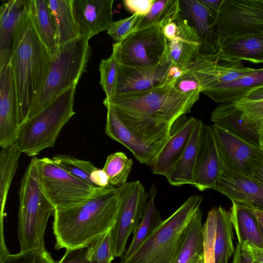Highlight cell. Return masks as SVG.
I'll return each mask as SVG.
<instances>
[{"label": "cell", "instance_id": "39", "mask_svg": "<svg viewBox=\"0 0 263 263\" xmlns=\"http://www.w3.org/2000/svg\"><path fill=\"white\" fill-rule=\"evenodd\" d=\"M109 231L98 237L87 247L86 257L89 261L111 263L115 259L111 250Z\"/></svg>", "mask_w": 263, "mask_h": 263}, {"label": "cell", "instance_id": "49", "mask_svg": "<svg viewBox=\"0 0 263 263\" xmlns=\"http://www.w3.org/2000/svg\"><path fill=\"white\" fill-rule=\"evenodd\" d=\"M232 263H254L247 252L237 243L233 254Z\"/></svg>", "mask_w": 263, "mask_h": 263}, {"label": "cell", "instance_id": "50", "mask_svg": "<svg viewBox=\"0 0 263 263\" xmlns=\"http://www.w3.org/2000/svg\"><path fill=\"white\" fill-rule=\"evenodd\" d=\"M176 19L171 21L162 27V31L167 42L173 40L176 35L178 25Z\"/></svg>", "mask_w": 263, "mask_h": 263}, {"label": "cell", "instance_id": "48", "mask_svg": "<svg viewBox=\"0 0 263 263\" xmlns=\"http://www.w3.org/2000/svg\"><path fill=\"white\" fill-rule=\"evenodd\" d=\"M254 262L263 263V248H259L248 243L240 245Z\"/></svg>", "mask_w": 263, "mask_h": 263}, {"label": "cell", "instance_id": "15", "mask_svg": "<svg viewBox=\"0 0 263 263\" xmlns=\"http://www.w3.org/2000/svg\"><path fill=\"white\" fill-rule=\"evenodd\" d=\"M20 130L17 97L11 66L0 69V146L11 145Z\"/></svg>", "mask_w": 263, "mask_h": 263}, {"label": "cell", "instance_id": "31", "mask_svg": "<svg viewBox=\"0 0 263 263\" xmlns=\"http://www.w3.org/2000/svg\"><path fill=\"white\" fill-rule=\"evenodd\" d=\"M214 209L216 222L214 241L215 263H229L235 250L230 213L221 206L214 207Z\"/></svg>", "mask_w": 263, "mask_h": 263}, {"label": "cell", "instance_id": "35", "mask_svg": "<svg viewBox=\"0 0 263 263\" xmlns=\"http://www.w3.org/2000/svg\"><path fill=\"white\" fill-rule=\"evenodd\" d=\"M180 12V0H155L150 10L143 17L136 30L156 25L162 27L178 18Z\"/></svg>", "mask_w": 263, "mask_h": 263}, {"label": "cell", "instance_id": "33", "mask_svg": "<svg viewBox=\"0 0 263 263\" xmlns=\"http://www.w3.org/2000/svg\"><path fill=\"white\" fill-rule=\"evenodd\" d=\"M22 152L16 143L2 148L0 153L1 222H3L4 210L9 190L17 170Z\"/></svg>", "mask_w": 263, "mask_h": 263}, {"label": "cell", "instance_id": "27", "mask_svg": "<svg viewBox=\"0 0 263 263\" xmlns=\"http://www.w3.org/2000/svg\"><path fill=\"white\" fill-rule=\"evenodd\" d=\"M217 52L223 57L254 64L263 63V35L234 38L222 42Z\"/></svg>", "mask_w": 263, "mask_h": 263}, {"label": "cell", "instance_id": "53", "mask_svg": "<svg viewBox=\"0 0 263 263\" xmlns=\"http://www.w3.org/2000/svg\"><path fill=\"white\" fill-rule=\"evenodd\" d=\"M260 233L263 238V211L253 208Z\"/></svg>", "mask_w": 263, "mask_h": 263}, {"label": "cell", "instance_id": "51", "mask_svg": "<svg viewBox=\"0 0 263 263\" xmlns=\"http://www.w3.org/2000/svg\"><path fill=\"white\" fill-rule=\"evenodd\" d=\"M199 2L209 10L215 14L219 11L224 0H198Z\"/></svg>", "mask_w": 263, "mask_h": 263}, {"label": "cell", "instance_id": "5", "mask_svg": "<svg viewBox=\"0 0 263 263\" xmlns=\"http://www.w3.org/2000/svg\"><path fill=\"white\" fill-rule=\"evenodd\" d=\"M90 39L88 35H82L59 45L26 121L47 107L66 90L77 85L82 74L86 71L91 57V49L89 44Z\"/></svg>", "mask_w": 263, "mask_h": 263}, {"label": "cell", "instance_id": "2", "mask_svg": "<svg viewBox=\"0 0 263 263\" xmlns=\"http://www.w3.org/2000/svg\"><path fill=\"white\" fill-rule=\"evenodd\" d=\"M120 204L118 189L110 185L100 187L80 204L55 209L52 224L55 249L87 248L112 228Z\"/></svg>", "mask_w": 263, "mask_h": 263}, {"label": "cell", "instance_id": "56", "mask_svg": "<svg viewBox=\"0 0 263 263\" xmlns=\"http://www.w3.org/2000/svg\"><path fill=\"white\" fill-rule=\"evenodd\" d=\"M254 263H257V262H254Z\"/></svg>", "mask_w": 263, "mask_h": 263}, {"label": "cell", "instance_id": "42", "mask_svg": "<svg viewBox=\"0 0 263 263\" xmlns=\"http://www.w3.org/2000/svg\"><path fill=\"white\" fill-rule=\"evenodd\" d=\"M215 212L213 208L209 212L206 219L202 227L204 263H215Z\"/></svg>", "mask_w": 263, "mask_h": 263}, {"label": "cell", "instance_id": "6", "mask_svg": "<svg viewBox=\"0 0 263 263\" xmlns=\"http://www.w3.org/2000/svg\"><path fill=\"white\" fill-rule=\"evenodd\" d=\"M202 197H190L162 221L148 239L128 258L119 263H173L184 239L186 227L200 209Z\"/></svg>", "mask_w": 263, "mask_h": 263}, {"label": "cell", "instance_id": "57", "mask_svg": "<svg viewBox=\"0 0 263 263\" xmlns=\"http://www.w3.org/2000/svg\"></svg>", "mask_w": 263, "mask_h": 263}, {"label": "cell", "instance_id": "16", "mask_svg": "<svg viewBox=\"0 0 263 263\" xmlns=\"http://www.w3.org/2000/svg\"><path fill=\"white\" fill-rule=\"evenodd\" d=\"M223 171L212 125L203 124L194 170L192 185L200 191L214 190Z\"/></svg>", "mask_w": 263, "mask_h": 263}, {"label": "cell", "instance_id": "24", "mask_svg": "<svg viewBox=\"0 0 263 263\" xmlns=\"http://www.w3.org/2000/svg\"><path fill=\"white\" fill-rule=\"evenodd\" d=\"M28 0H4L0 7V69L10 64L14 39Z\"/></svg>", "mask_w": 263, "mask_h": 263}, {"label": "cell", "instance_id": "46", "mask_svg": "<svg viewBox=\"0 0 263 263\" xmlns=\"http://www.w3.org/2000/svg\"><path fill=\"white\" fill-rule=\"evenodd\" d=\"M87 248L76 249H66L59 263H93L86 257ZM112 263V262H111Z\"/></svg>", "mask_w": 263, "mask_h": 263}, {"label": "cell", "instance_id": "1", "mask_svg": "<svg viewBox=\"0 0 263 263\" xmlns=\"http://www.w3.org/2000/svg\"><path fill=\"white\" fill-rule=\"evenodd\" d=\"M199 93H181L173 84L144 92L105 98L123 124L146 143L165 144L175 123L190 113Z\"/></svg>", "mask_w": 263, "mask_h": 263}, {"label": "cell", "instance_id": "14", "mask_svg": "<svg viewBox=\"0 0 263 263\" xmlns=\"http://www.w3.org/2000/svg\"><path fill=\"white\" fill-rule=\"evenodd\" d=\"M188 67L198 79L201 93L216 85L235 80L256 69L245 66L242 61L225 58L218 52L199 53Z\"/></svg>", "mask_w": 263, "mask_h": 263}, {"label": "cell", "instance_id": "23", "mask_svg": "<svg viewBox=\"0 0 263 263\" xmlns=\"http://www.w3.org/2000/svg\"><path fill=\"white\" fill-rule=\"evenodd\" d=\"M178 30L175 38L167 42L165 58L172 64L188 67L201 52V43L195 31L187 20L180 16L176 18Z\"/></svg>", "mask_w": 263, "mask_h": 263}, {"label": "cell", "instance_id": "29", "mask_svg": "<svg viewBox=\"0 0 263 263\" xmlns=\"http://www.w3.org/2000/svg\"><path fill=\"white\" fill-rule=\"evenodd\" d=\"M47 2L54 22L59 45L82 35L74 16L73 0H47Z\"/></svg>", "mask_w": 263, "mask_h": 263}, {"label": "cell", "instance_id": "54", "mask_svg": "<svg viewBox=\"0 0 263 263\" xmlns=\"http://www.w3.org/2000/svg\"><path fill=\"white\" fill-rule=\"evenodd\" d=\"M196 263H204L203 253L199 255Z\"/></svg>", "mask_w": 263, "mask_h": 263}, {"label": "cell", "instance_id": "11", "mask_svg": "<svg viewBox=\"0 0 263 263\" xmlns=\"http://www.w3.org/2000/svg\"><path fill=\"white\" fill-rule=\"evenodd\" d=\"M167 41L159 25L136 30L129 36L112 45V54L118 64L149 66L160 63Z\"/></svg>", "mask_w": 263, "mask_h": 263}, {"label": "cell", "instance_id": "10", "mask_svg": "<svg viewBox=\"0 0 263 263\" xmlns=\"http://www.w3.org/2000/svg\"><path fill=\"white\" fill-rule=\"evenodd\" d=\"M120 204L116 222L110 230L111 250L116 257L122 258L129 236L134 233L144 214L149 193L139 180L127 182L117 188Z\"/></svg>", "mask_w": 263, "mask_h": 263}, {"label": "cell", "instance_id": "55", "mask_svg": "<svg viewBox=\"0 0 263 263\" xmlns=\"http://www.w3.org/2000/svg\"><path fill=\"white\" fill-rule=\"evenodd\" d=\"M199 255L200 254H197L196 256H195L189 263H196V261Z\"/></svg>", "mask_w": 263, "mask_h": 263}, {"label": "cell", "instance_id": "44", "mask_svg": "<svg viewBox=\"0 0 263 263\" xmlns=\"http://www.w3.org/2000/svg\"><path fill=\"white\" fill-rule=\"evenodd\" d=\"M173 86L181 93H201L200 84L195 74L189 68L184 74L175 81Z\"/></svg>", "mask_w": 263, "mask_h": 263}, {"label": "cell", "instance_id": "8", "mask_svg": "<svg viewBox=\"0 0 263 263\" xmlns=\"http://www.w3.org/2000/svg\"><path fill=\"white\" fill-rule=\"evenodd\" d=\"M214 26L217 49L228 40L263 35V0H224Z\"/></svg>", "mask_w": 263, "mask_h": 263}, {"label": "cell", "instance_id": "7", "mask_svg": "<svg viewBox=\"0 0 263 263\" xmlns=\"http://www.w3.org/2000/svg\"><path fill=\"white\" fill-rule=\"evenodd\" d=\"M76 87L73 86L66 90L21 125L16 143L22 153L34 157L54 146L62 128L76 113L73 109Z\"/></svg>", "mask_w": 263, "mask_h": 263}, {"label": "cell", "instance_id": "36", "mask_svg": "<svg viewBox=\"0 0 263 263\" xmlns=\"http://www.w3.org/2000/svg\"><path fill=\"white\" fill-rule=\"evenodd\" d=\"M232 102L242 111L244 119L263 132V86L253 89L243 98Z\"/></svg>", "mask_w": 263, "mask_h": 263}, {"label": "cell", "instance_id": "3", "mask_svg": "<svg viewBox=\"0 0 263 263\" xmlns=\"http://www.w3.org/2000/svg\"><path fill=\"white\" fill-rule=\"evenodd\" d=\"M51 60L35 29L28 0L15 33L10 62L17 93L20 127L26 121L44 84Z\"/></svg>", "mask_w": 263, "mask_h": 263}, {"label": "cell", "instance_id": "45", "mask_svg": "<svg viewBox=\"0 0 263 263\" xmlns=\"http://www.w3.org/2000/svg\"><path fill=\"white\" fill-rule=\"evenodd\" d=\"M155 0H124V8L133 14L145 16L150 10Z\"/></svg>", "mask_w": 263, "mask_h": 263}, {"label": "cell", "instance_id": "20", "mask_svg": "<svg viewBox=\"0 0 263 263\" xmlns=\"http://www.w3.org/2000/svg\"><path fill=\"white\" fill-rule=\"evenodd\" d=\"M180 15L195 30L201 43V53L217 51V36L214 26L215 14L198 0H180Z\"/></svg>", "mask_w": 263, "mask_h": 263}, {"label": "cell", "instance_id": "13", "mask_svg": "<svg viewBox=\"0 0 263 263\" xmlns=\"http://www.w3.org/2000/svg\"><path fill=\"white\" fill-rule=\"evenodd\" d=\"M173 64L164 56L158 64L149 66H128L118 64L113 96L144 92L173 84Z\"/></svg>", "mask_w": 263, "mask_h": 263}, {"label": "cell", "instance_id": "9", "mask_svg": "<svg viewBox=\"0 0 263 263\" xmlns=\"http://www.w3.org/2000/svg\"><path fill=\"white\" fill-rule=\"evenodd\" d=\"M37 163L43 189L55 209L80 204L101 187L93 186L74 176L52 158H37Z\"/></svg>", "mask_w": 263, "mask_h": 263}, {"label": "cell", "instance_id": "26", "mask_svg": "<svg viewBox=\"0 0 263 263\" xmlns=\"http://www.w3.org/2000/svg\"><path fill=\"white\" fill-rule=\"evenodd\" d=\"M232 202L230 217L238 243L240 245L248 243L257 247L263 248V238L260 233L253 208L241 202Z\"/></svg>", "mask_w": 263, "mask_h": 263}, {"label": "cell", "instance_id": "38", "mask_svg": "<svg viewBox=\"0 0 263 263\" xmlns=\"http://www.w3.org/2000/svg\"><path fill=\"white\" fill-rule=\"evenodd\" d=\"M52 159L58 165L74 176L95 186L91 183L90 176L97 167L90 161L66 155H56Z\"/></svg>", "mask_w": 263, "mask_h": 263}, {"label": "cell", "instance_id": "47", "mask_svg": "<svg viewBox=\"0 0 263 263\" xmlns=\"http://www.w3.org/2000/svg\"><path fill=\"white\" fill-rule=\"evenodd\" d=\"M90 179L92 185L96 187H107L109 183L107 175L103 169L97 168L90 174Z\"/></svg>", "mask_w": 263, "mask_h": 263}, {"label": "cell", "instance_id": "40", "mask_svg": "<svg viewBox=\"0 0 263 263\" xmlns=\"http://www.w3.org/2000/svg\"><path fill=\"white\" fill-rule=\"evenodd\" d=\"M118 67V64L112 54L106 59L102 60L100 63V84L106 95L105 98L114 95Z\"/></svg>", "mask_w": 263, "mask_h": 263}, {"label": "cell", "instance_id": "41", "mask_svg": "<svg viewBox=\"0 0 263 263\" xmlns=\"http://www.w3.org/2000/svg\"><path fill=\"white\" fill-rule=\"evenodd\" d=\"M144 16L132 14V16L113 22L107 33L116 42H120L133 34Z\"/></svg>", "mask_w": 263, "mask_h": 263}, {"label": "cell", "instance_id": "43", "mask_svg": "<svg viewBox=\"0 0 263 263\" xmlns=\"http://www.w3.org/2000/svg\"><path fill=\"white\" fill-rule=\"evenodd\" d=\"M0 263H59L52 258L46 250H32L20 252L17 254H8L0 258Z\"/></svg>", "mask_w": 263, "mask_h": 263}, {"label": "cell", "instance_id": "21", "mask_svg": "<svg viewBox=\"0 0 263 263\" xmlns=\"http://www.w3.org/2000/svg\"><path fill=\"white\" fill-rule=\"evenodd\" d=\"M214 190L232 201L241 202L263 211V186L252 178L223 171Z\"/></svg>", "mask_w": 263, "mask_h": 263}, {"label": "cell", "instance_id": "25", "mask_svg": "<svg viewBox=\"0 0 263 263\" xmlns=\"http://www.w3.org/2000/svg\"><path fill=\"white\" fill-rule=\"evenodd\" d=\"M263 86V68L256 69L233 81L209 88L202 93L220 104L245 97L253 89Z\"/></svg>", "mask_w": 263, "mask_h": 263}, {"label": "cell", "instance_id": "18", "mask_svg": "<svg viewBox=\"0 0 263 263\" xmlns=\"http://www.w3.org/2000/svg\"><path fill=\"white\" fill-rule=\"evenodd\" d=\"M214 124L229 134L263 150V132L247 121L232 102L221 103L212 111Z\"/></svg>", "mask_w": 263, "mask_h": 263}, {"label": "cell", "instance_id": "34", "mask_svg": "<svg viewBox=\"0 0 263 263\" xmlns=\"http://www.w3.org/2000/svg\"><path fill=\"white\" fill-rule=\"evenodd\" d=\"M202 213L199 209L189 223L185 234L173 263H189L197 254L203 253Z\"/></svg>", "mask_w": 263, "mask_h": 263}, {"label": "cell", "instance_id": "17", "mask_svg": "<svg viewBox=\"0 0 263 263\" xmlns=\"http://www.w3.org/2000/svg\"><path fill=\"white\" fill-rule=\"evenodd\" d=\"M104 106L107 108L105 134L127 148L140 163L152 165L165 143L145 142L123 124L112 106Z\"/></svg>", "mask_w": 263, "mask_h": 263}, {"label": "cell", "instance_id": "19", "mask_svg": "<svg viewBox=\"0 0 263 263\" xmlns=\"http://www.w3.org/2000/svg\"><path fill=\"white\" fill-rule=\"evenodd\" d=\"M113 0H73L75 18L81 35L93 36L107 31L114 22Z\"/></svg>", "mask_w": 263, "mask_h": 263}, {"label": "cell", "instance_id": "4", "mask_svg": "<svg viewBox=\"0 0 263 263\" xmlns=\"http://www.w3.org/2000/svg\"><path fill=\"white\" fill-rule=\"evenodd\" d=\"M18 194L17 235L20 252L46 250L44 234L55 207L43 189L37 158L33 157L26 168Z\"/></svg>", "mask_w": 263, "mask_h": 263}, {"label": "cell", "instance_id": "32", "mask_svg": "<svg viewBox=\"0 0 263 263\" xmlns=\"http://www.w3.org/2000/svg\"><path fill=\"white\" fill-rule=\"evenodd\" d=\"M149 193V197L143 217L133 233V237L128 249L121 258V259L130 257L148 239L162 221L156 208L155 200L157 189L154 184H152Z\"/></svg>", "mask_w": 263, "mask_h": 263}, {"label": "cell", "instance_id": "30", "mask_svg": "<svg viewBox=\"0 0 263 263\" xmlns=\"http://www.w3.org/2000/svg\"><path fill=\"white\" fill-rule=\"evenodd\" d=\"M29 8L37 34L52 59L59 45L54 22L47 0H29Z\"/></svg>", "mask_w": 263, "mask_h": 263}, {"label": "cell", "instance_id": "52", "mask_svg": "<svg viewBox=\"0 0 263 263\" xmlns=\"http://www.w3.org/2000/svg\"><path fill=\"white\" fill-rule=\"evenodd\" d=\"M251 178L263 186V163L255 169Z\"/></svg>", "mask_w": 263, "mask_h": 263}, {"label": "cell", "instance_id": "28", "mask_svg": "<svg viewBox=\"0 0 263 263\" xmlns=\"http://www.w3.org/2000/svg\"><path fill=\"white\" fill-rule=\"evenodd\" d=\"M203 124L201 120H197L181 158L169 174L165 177L170 184L174 186L192 185L194 170Z\"/></svg>", "mask_w": 263, "mask_h": 263}, {"label": "cell", "instance_id": "12", "mask_svg": "<svg viewBox=\"0 0 263 263\" xmlns=\"http://www.w3.org/2000/svg\"><path fill=\"white\" fill-rule=\"evenodd\" d=\"M212 128L223 171L251 178L255 169L263 163V150L215 124Z\"/></svg>", "mask_w": 263, "mask_h": 263}, {"label": "cell", "instance_id": "22", "mask_svg": "<svg viewBox=\"0 0 263 263\" xmlns=\"http://www.w3.org/2000/svg\"><path fill=\"white\" fill-rule=\"evenodd\" d=\"M198 119L185 117L179 128L174 131L151 165L153 173L166 177L181 158Z\"/></svg>", "mask_w": 263, "mask_h": 263}, {"label": "cell", "instance_id": "37", "mask_svg": "<svg viewBox=\"0 0 263 263\" xmlns=\"http://www.w3.org/2000/svg\"><path fill=\"white\" fill-rule=\"evenodd\" d=\"M133 162L122 152L109 155L102 168L108 176L112 185L119 188L127 183Z\"/></svg>", "mask_w": 263, "mask_h": 263}]
</instances>
